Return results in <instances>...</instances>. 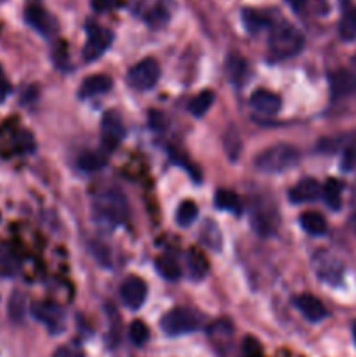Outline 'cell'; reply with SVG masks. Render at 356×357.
I'll return each instance as SVG.
<instances>
[{"instance_id": "obj_32", "label": "cell", "mask_w": 356, "mask_h": 357, "mask_svg": "<svg viewBox=\"0 0 356 357\" xmlns=\"http://www.w3.org/2000/svg\"><path fill=\"white\" fill-rule=\"evenodd\" d=\"M129 338L135 345H143L149 340V328L143 321H133L129 326Z\"/></svg>"}, {"instance_id": "obj_37", "label": "cell", "mask_w": 356, "mask_h": 357, "mask_svg": "<svg viewBox=\"0 0 356 357\" xmlns=\"http://www.w3.org/2000/svg\"><path fill=\"white\" fill-rule=\"evenodd\" d=\"M91 6L96 13H107L119 7V0H91Z\"/></svg>"}, {"instance_id": "obj_4", "label": "cell", "mask_w": 356, "mask_h": 357, "mask_svg": "<svg viewBox=\"0 0 356 357\" xmlns=\"http://www.w3.org/2000/svg\"><path fill=\"white\" fill-rule=\"evenodd\" d=\"M173 9V0H131L129 2V10L152 28H161L170 23Z\"/></svg>"}, {"instance_id": "obj_2", "label": "cell", "mask_w": 356, "mask_h": 357, "mask_svg": "<svg viewBox=\"0 0 356 357\" xmlns=\"http://www.w3.org/2000/svg\"><path fill=\"white\" fill-rule=\"evenodd\" d=\"M300 155L297 146L290 143H276L260 152L255 159V167L265 174H279L297 166Z\"/></svg>"}, {"instance_id": "obj_34", "label": "cell", "mask_w": 356, "mask_h": 357, "mask_svg": "<svg viewBox=\"0 0 356 357\" xmlns=\"http://www.w3.org/2000/svg\"><path fill=\"white\" fill-rule=\"evenodd\" d=\"M243 357H262V345L257 338L246 337L243 340Z\"/></svg>"}, {"instance_id": "obj_15", "label": "cell", "mask_w": 356, "mask_h": 357, "mask_svg": "<svg viewBox=\"0 0 356 357\" xmlns=\"http://www.w3.org/2000/svg\"><path fill=\"white\" fill-rule=\"evenodd\" d=\"M250 107L253 108L255 112H258V114L274 115L278 114L279 108H281V98L276 93H272V91L258 89L251 94Z\"/></svg>"}, {"instance_id": "obj_33", "label": "cell", "mask_w": 356, "mask_h": 357, "mask_svg": "<svg viewBox=\"0 0 356 357\" xmlns=\"http://www.w3.org/2000/svg\"><path fill=\"white\" fill-rule=\"evenodd\" d=\"M24 312V296L21 293H14L9 300V314L14 321H20Z\"/></svg>"}, {"instance_id": "obj_18", "label": "cell", "mask_w": 356, "mask_h": 357, "mask_svg": "<svg viewBox=\"0 0 356 357\" xmlns=\"http://www.w3.org/2000/svg\"><path fill=\"white\" fill-rule=\"evenodd\" d=\"M243 24L246 28L248 33L255 35L258 31L265 30V28H271L272 26V20L267 16L265 13H260V10H255V9H244L243 14Z\"/></svg>"}, {"instance_id": "obj_25", "label": "cell", "mask_w": 356, "mask_h": 357, "mask_svg": "<svg viewBox=\"0 0 356 357\" xmlns=\"http://www.w3.org/2000/svg\"><path fill=\"white\" fill-rule=\"evenodd\" d=\"M198 204L194 201H184L180 206H178V211H177V223L180 227H188L195 222L198 218Z\"/></svg>"}, {"instance_id": "obj_17", "label": "cell", "mask_w": 356, "mask_h": 357, "mask_svg": "<svg viewBox=\"0 0 356 357\" xmlns=\"http://www.w3.org/2000/svg\"><path fill=\"white\" fill-rule=\"evenodd\" d=\"M112 89V79L103 73H96V75H89L84 79V82L79 87L80 98H93L98 94H103Z\"/></svg>"}, {"instance_id": "obj_23", "label": "cell", "mask_w": 356, "mask_h": 357, "mask_svg": "<svg viewBox=\"0 0 356 357\" xmlns=\"http://www.w3.org/2000/svg\"><path fill=\"white\" fill-rule=\"evenodd\" d=\"M213 101H215V93H213V91H201V93L188 103V112H191L194 117H202V115L212 108Z\"/></svg>"}, {"instance_id": "obj_28", "label": "cell", "mask_w": 356, "mask_h": 357, "mask_svg": "<svg viewBox=\"0 0 356 357\" xmlns=\"http://www.w3.org/2000/svg\"><path fill=\"white\" fill-rule=\"evenodd\" d=\"M201 239L202 243L208 248H212L213 251H220L222 246V236H220V230L216 229V225L213 222H206V225L201 230Z\"/></svg>"}, {"instance_id": "obj_9", "label": "cell", "mask_w": 356, "mask_h": 357, "mask_svg": "<svg viewBox=\"0 0 356 357\" xmlns=\"http://www.w3.org/2000/svg\"><path fill=\"white\" fill-rule=\"evenodd\" d=\"M124 135L126 128L119 112H107L103 115V119H101V138H103V145L108 150H114L124 139Z\"/></svg>"}, {"instance_id": "obj_8", "label": "cell", "mask_w": 356, "mask_h": 357, "mask_svg": "<svg viewBox=\"0 0 356 357\" xmlns=\"http://www.w3.org/2000/svg\"><path fill=\"white\" fill-rule=\"evenodd\" d=\"M24 21L44 37H51L58 31V21L49 10L40 6H28L24 9Z\"/></svg>"}, {"instance_id": "obj_14", "label": "cell", "mask_w": 356, "mask_h": 357, "mask_svg": "<svg viewBox=\"0 0 356 357\" xmlns=\"http://www.w3.org/2000/svg\"><path fill=\"white\" fill-rule=\"evenodd\" d=\"M321 195V185L314 178H304L299 183L293 185L288 192L290 201L295 204H304V202L316 201Z\"/></svg>"}, {"instance_id": "obj_12", "label": "cell", "mask_w": 356, "mask_h": 357, "mask_svg": "<svg viewBox=\"0 0 356 357\" xmlns=\"http://www.w3.org/2000/svg\"><path fill=\"white\" fill-rule=\"evenodd\" d=\"M314 268H316V274L320 275L321 281L328 282V284H337L342 279V264L334 257V255L327 253V251H321L320 255H316L314 258Z\"/></svg>"}, {"instance_id": "obj_41", "label": "cell", "mask_w": 356, "mask_h": 357, "mask_svg": "<svg viewBox=\"0 0 356 357\" xmlns=\"http://www.w3.org/2000/svg\"><path fill=\"white\" fill-rule=\"evenodd\" d=\"M355 227H356V216H355Z\"/></svg>"}, {"instance_id": "obj_13", "label": "cell", "mask_w": 356, "mask_h": 357, "mask_svg": "<svg viewBox=\"0 0 356 357\" xmlns=\"http://www.w3.org/2000/svg\"><path fill=\"white\" fill-rule=\"evenodd\" d=\"M293 305L295 309L306 317L311 323H320L327 317V307L323 305L320 298H316L314 295H309V293H302V295H297L293 298Z\"/></svg>"}, {"instance_id": "obj_26", "label": "cell", "mask_w": 356, "mask_h": 357, "mask_svg": "<svg viewBox=\"0 0 356 357\" xmlns=\"http://www.w3.org/2000/svg\"><path fill=\"white\" fill-rule=\"evenodd\" d=\"M79 167L82 171H98L107 164V157L100 152H84L77 160Z\"/></svg>"}, {"instance_id": "obj_21", "label": "cell", "mask_w": 356, "mask_h": 357, "mask_svg": "<svg viewBox=\"0 0 356 357\" xmlns=\"http://www.w3.org/2000/svg\"><path fill=\"white\" fill-rule=\"evenodd\" d=\"M342 188H344V185H342V181L335 180V178H330V180H327V183L321 187V195H323L325 202H327L328 206H330L332 209H341V204H342Z\"/></svg>"}, {"instance_id": "obj_30", "label": "cell", "mask_w": 356, "mask_h": 357, "mask_svg": "<svg viewBox=\"0 0 356 357\" xmlns=\"http://www.w3.org/2000/svg\"><path fill=\"white\" fill-rule=\"evenodd\" d=\"M286 2H288V6L299 14L307 13V10H318V13H320V10L327 9L325 0H286Z\"/></svg>"}, {"instance_id": "obj_6", "label": "cell", "mask_w": 356, "mask_h": 357, "mask_svg": "<svg viewBox=\"0 0 356 357\" xmlns=\"http://www.w3.org/2000/svg\"><path fill=\"white\" fill-rule=\"evenodd\" d=\"M161 75L159 63L154 58H145L131 66L128 72V84L136 91H149L157 84Z\"/></svg>"}, {"instance_id": "obj_38", "label": "cell", "mask_w": 356, "mask_h": 357, "mask_svg": "<svg viewBox=\"0 0 356 357\" xmlns=\"http://www.w3.org/2000/svg\"><path fill=\"white\" fill-rule=\"evenodd\" d=\"M52 357H84V356H82V352L77 351V349L63 345V347L56 349V352L52 354Z\"/></svg>"}, {"instance_id": "obj_20", "label": "cell", "mask_w": 356, "mask_h": 357, "mask_svg": "<svg viewBox=\"0 0 356 357\" xmlns=\"http://www.w3.org/2000/svg\"><path fill=\"white\" fill-rule=\"evenodd\" d=\"M187 267L191 278L198 279V281L205 278L206 272H208V260H206V257L202 255L201 250H198V248H191V250H188Z\"/></svg>"}, {"instance_id": "obj_11", "label": "cell", "mask_w": 356, "mask_h": 357, "mask_svg": "<svg viewBox=\"0 0 356 357\" xmlns=\"http://www.w3.org/2000/svg\"><path fill=\"white\" fill-rule=\"evenodd\" d=\"M31 316L37 321H40L42 324H45L54 333L63 330V324H65V312H63L61 307L52 302L34 303L31 305Z\"/></svg>"}, {"instance_id": "obj_27", "label": "cell", "mask_w": 356, "mask_h": 357, "mask_svg": "<svg viewBox=\"0 0 356 357\" xmlns=\"http://www.w3.org/2000/svg\"><path fill=\"white\" fill-rule=\"evenodd\" d=\"M156 268L164 279L168 281H177L180 278V267H178L177 261L170 257H159L156 260Z\"/></svg>"}, {"instance_id": "obj_24", "label": "cell", "mask_w": 356, "mask_h": 357, "mask_svg": "<svg viewBox=\"0 0 356 357\" xmlns=\"http://www.w3.org/2000/svg\"><path fill=\"white\" fill-rule=\"evenodd\" d=\"M339 35L346 42H351L356 38V7L349 9L342 16L341 23H339Z\"/></svg>"}, {"instance_id": "obj_39", "label": "cell", "mask_w": 356, "mask_h": 357, "mask_svg": "<svg viewBox=\"0 0 356 357\" xmlns=\"http://www.w3.org/2000/svg\"><path fill=\"white\" fill-rule=\"evenodd\" d=\"M10 86H9V80H7L6 73H3V68L0 66V101L6 100V96L9 94Z\"/></svg>"}, {"instance_id": "obj_22", "label": "cell", "mask_w": 356, "mask_h": 357, "mask_svg": "<svg viewBox=\"0 0 356 357\" xmlns=\"http://www.w3.org/2000/svg\"><path fill=\"white\" fill-rule=\"evenodd\" d=\"M215 206H216V209H220V211L236 213V215H239L241 208H243V204H241V199L237 197V194H234V192H230V190L216 192Z\"/></svg>"}, {"instance_id": "obj_10", "label": "cell", "mask_w": 356, "mask_h": 357, "mask_svg": "<svg viewBox=\"0 0 356 357\" xmlns=\"http://www.w3.org/2000/svg\"><path fill=\"white\" fill-rule=\"evenodd\" d=\"M147 282L138 275H129L121 284V300L128 309L136 310L145 303L147 298Z\"/></svg>"}, {"instance_id": "obj_16", "label": "cell", "mask_w": 356, "mask_h": 357, "mask_svg": "<svg viewBox=\"0 0 356 357\" xmlns=\"http://www.w3.org/2000/svg\"><path fill=\"white\" fill-rule=\"evenodd\" d=\"M330 91L334 98L349 96L356 93V75L348 70H337L330 75Z\"/></svg>"}, {"instance_id": "obj_40", "label": "cell", "mask_w": 356, "mask_h": 357, "mask_svg": "<svg viewBox=\"0 0 356 357\" xmlns=\"http://www.w3.org/2000/svg\"><path fill=\"white\" fill-rule=\"evenodd\" d=\"M353 338H355V344H356V323L353 324Z\"/></svg>"}, {"instance_id": "obj_5", "label": "cell", "mask_w": 356, "mask_h": 357, "mask_svg": "<svg viewBox=\"0 0 356 357\" xmlns=\"http://www.w3.org/2000/svg\"><path fill=\"white\" fill-rule=\"evenodd\" d=\"M161 328L170 337H180L199 328V317L194 310L187 307H177V309L168 310L161 319Z\"/></svg>"}, {"instance_id": "obj_29", "label": "cell", "mask_w": 356, "mask_h": 357, "mask_svg": "<svg viewBox=\"0 0 356 357\" xmlns=\"http://www.w3.org/2000/svg\"><path fill=\"white\" fill-rule=\"evenodd\" d=\"M225 68L234 84H241L243 77L246 75V61H244L243 58H239V56H230V58L227 59Z\"/></svg>"}, {"instance_id": "obj_1", "label": "cell", "mask_w": 356, "mask_h": 357, "mask_svg": "<svg viewBox=\"0 0 356 357\" xmlns=\"http://www.w3.org/2000/svg\"><path fill=\"white\" fill-rule=\"evenodd\" d=\"M304 44H306L304 33L299 28L293 26V24L281 21V23L272 24L271 26L267 47L269 54H271V58L276 59V61L295 58V56L304 49Z\"/></svg>"}, {"instance_id": "obj_7", "label": "cell", "mask_w": 356, "mask_h": 357, "mask_svg": "<svg viewBox=\"0 0 356 357\" xmlns=\"http://www.w3.org/2000/svg\"><path fill=\"white\" fill-rule=\"evenodd\" d=\"M112 42H114V31L89 21L87 23V40L82 51L84 59L94 61V59L101 58L103 52L112 45Z\"/></svg>"}, {"instance_id": "obj_3", "label": "cell", "mask_w": 356, "mask_h": 357, "mask_svg": "<svg viewBox=\"0 0 356 357\" xmlns=\"http://www.w3.org/2000/svg\"><path fill=\"white\" fill-rule=\"evenodd\" d=\"M94 215L101 223L108 227H117L128 218V201L119 190H105L94 197Z\"/></svg>"}, {"instance_id": "obj_31", "label": "cell", "mask_w": 356, "mask_h": 357, "mask_svg": "<svg viewBox=\"0 0 356 357\" xmlns=\"http://www.w3.org/2000/svg\"><path fill=\"white\" fill-rule=\"evenodd\" d=\"M17 271V261L14 255L0 244V275H13Z\"/></svg>"}, {"instance_id": "obj_19", "label": "cell", "mask_w": 356, "mask_h": 357, "mask_svg": "<svg viewBox=\"0 0 356 357\" xmlns=\"http://www.w3.org/2000/svg\"><path fill=\"white\" fill-rule=\"evenodd\" d=\"M300 227L311 236H323L327 232V220L316 211H306L300 215Z\"/></svg>"}, {"instance_id": "obj_35", "label": "cell", "mask_w": 356, "mask_h": 357, "mask_svg": "<svg viewBox=\"0 0 356 357\" xmlns=\"http://www.w3.org/2000/svg\"><path fill=\"white\" fill-rule=\"evenodd\" d=\"M149 126L152 129H156V131H163L166 128V117L161 112L152 110L149 114Z\"/></svg>"}, {"instance_id": "obj_36", "label": "cell", "mask_w": 356, "mask_h": 357, "mask_svg": "<svg viewBox=\"0 0 356 357\" xmlns=\"http://www.w3.org/2000/svg\"><path fill=\"white\" fill-rule=\"evenodd\" d=\"M342 169L353 171L356 169V146H349L344 152V159H342Z\"/></svg>"}]
</instances>
